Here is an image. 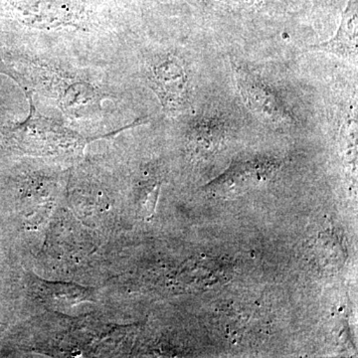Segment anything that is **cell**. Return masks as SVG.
<instances>
[{
    "instance_id": "1",
    "label": "cell",
    "mask_w": 358,
    "mask_h": 358,
    "mask_svg": "<svg viewBox=\"0 0 358 358\" xmlns=\"http://www.w3.org/2000/svg\"><path fill=\"white\" fill-rule=\"evenodd\" d=\"M232 67L242 99L252 112L275 126L292 122V115L274 90L244 65L233 61Z\"/></svg>"
},
{
    "instance_id": "2",
    "label": "cell",
    "mask_w": 358,
    "mask_h": 358,
    "mask_svg": "<svg viewBox=\"0 0 358 358\" xmlns=\"http://www.w3.org/2000/svg\"><path fill=\"white\" fill-rule=\"evenodd\" d=\"M152 79L164 107L185 109L188 105L187 77L178 58L169 55L160 60L152 67Z\"/></svg>"
},
{
    "instance_id": "3",
    "label": "cell",
    "mask_w": 358,
    "mask_h": 358,
    "mask_svg": "<svg viewBox=\"0 0 358 358\" xmlns=\"http://www.w3.org/2000/svg\"><path fill=\"white\" fill-rule=\"evenodd\" d=\"M278 162L274 159H255L237 162L210 183L211 189L215 192H232L243 190L244 187L254 182H260L273 176L277 171Z\"/></svg>"
},
{
    "instance_id": "4",
    "label": "cell",
    "mask_w": 358,
    "mask_h": 358,
    "mask_svg": "<svg viewBox=\"0 0 358 358\" xmlns=\"http://www.w3.org/2000/svg\"><path fill=\"white\" fill-rule=\"evenodd\" d=\"M338 57H357V0H348L341 25L333 38L313 47Z\"/></svg>"
},
{
    "instance_id": "5",
    "label": "cell",
    "mask_w": 358,
    "mask_h": 358,
    "mask_svg": "<svg viewBox=\"0 0 358 358\" xmlns=\"http://www.w3.org/2000/svg\"><path fill=\"white\" fill-rule=\"evenodd\" d=\"M32 17L33 22L61 23L71 14L69 4L65 0H29L25 4V15Z\"/></svg>"
},
{
    "instance_id": "6",
    "label": "cell",
    "mask_w": 358,
    "mask_h": 358,
    "mask_svg": "<svg viewBox=\"0 0 358 358\" xmlns=\"http://www.w3.org/2000/svg\"><path fill=\"white\" fill-rule=\"evenodd\" d=\"M223 127L213 120H202L193 133V143H196L200 152H210L220 145L223 138Z\"/></svg>"
},
{
    "instance_id": "7",
    "label": "cell",
    "mask_w": 358,
    "mask_h": 358,
    "mask_svg": "<svg viewBox=\"0 0 358 358\" xmlns=\"http://www.w3.org/2000/svg\"><path fill=\"white\" fill-rule=\"evenodd\" d=\"M39 293L44 298H50L51 301L66 303H76L87 298L86 291L75 285L49 284L41 282L39 284Z\"/></svg>"
},
{
    "instance_id": "8",
    "label": "cell",
    "mask_w": 358,
    "mask_h": 358,
    "mask_svg": "<svg viewBox=\"0 0 358 358\" xmlns=\"http://www.w3.org/2000/svg\"><path fill=\"white\" fill-rule=\"evenodd\" d=\"M94 91L88 85L79 83L73 85L66 91L64 102L66 107L72 110H79L88 107L93 102Z\"/></svg>"
},
{
    "instance_id": "9",
    "label": "cell",
    "mask_w": 358,
    "mask_h": 358,
    "mask_svg": "<svg viewBox=\"0 0 358 358\" xmlns=\"http://www.w3.org/2000/svg\"><path fill=\"white\" fill-rule=\"evenodd\" d=\"M219 1L234 8H250L257 6L261 0H219Z\"/></svg>"
}]
</instances>
